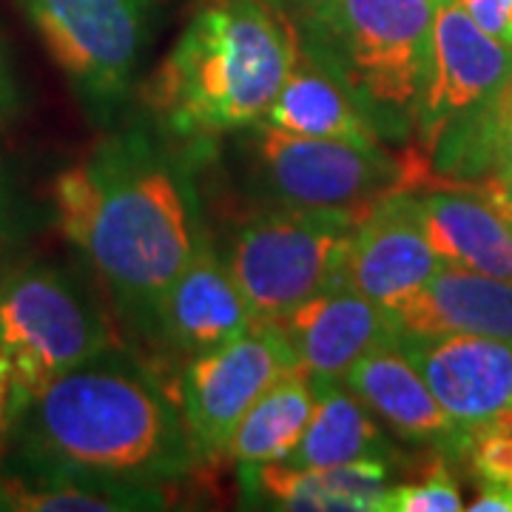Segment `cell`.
Masks as SVG:
<instances>
[{"label":"cell","mask_w":512,"mask_h":512,"mask_svg":"<svg viewBox=\"0 0 512 512\" xmlns=\"http://www.w3.org/2000/svg\"><path fill=\"white\" fill-rule=\"evenodd\" d=\"M60 234L151 342L157 308L205 234L188 168L148 126L103 128L52 183Z\"/></svg>","instance_id":"cell-1"},{"label":"cell","mask_w":512,"mask_h":512,"mask_svg":"<svg viewBox=\"0 0 512 512\" xmlns=\"http://www.w3.org/2000/svg\"><path fill=\"white\" fill-rule=\"evenodd\" d=\"M3 461L146 487L180 484L200 467L180 404L120 345L23 404Z\"/></svg>","instance_id":"cell-2"},{"label":"cell","mask_w":512,"mask_h":512,"mask_svg":"<svg viewBox=\"0 0 512 512\" xmlns=\"http://www.w3.org/2000/svg\"><path fill=\"white\" fill-rule=\"evenodd\" d=\"M293 26L262 0H197L148 74V126L188 154L259 123L291 69Z\"/></svg>","instance_id":"cell-3"},{"label":"cell","mask_w":512,"mask_h":512,"mask_svg":"<svg viewBox=\"0 0 512 512\" xmlns=\"http://www.w3.org/2000/svg\"><path fill=\"white\" fill-rule=\"evenodd\" d=\"M439 0H328L296 20L299 46L362 109L387 148L416 140Z\"/></svg>","instance_id":"cell-4"},{"label":"cell","mask_w":512,"mask_h":512,"mask_svg":"<svg viewBox=\"0 0 512 512\" xmlns=\"http://www.w3.org/2000/svg\"><path fill=\"white\" fill-rule=\"evenodd\" d=\"M225 140L234 148L239 185L259 205L365 211L430 177L424 154L413 146L396 157L387 146L299 137L262 120Z\"/></svg>","instance_id":"cell-5"},{"label":"cell","mask_w":512,"mask_h":512,"mask_svg":"<svg viewBox=\"0 0 512 512\" xmlns=\"http://www.w3.org/2000/svg\"><path fill=\"white\" fill-rule=\"evenodd\" d=\"M111 345V322L72 271L40 259L0 271V365L15 416L43 387Z\"/></svg>","instance_id":"cell-6"},{"label":"cell","mask_w":512,"mask_h":512,"mask_svg":"<svg viewBox=\"0 0 512 512\" xmlns=\"http://www.w3.org/2000/svg\"><path fill=\"white\" fill-rule=\"evenodd\" d=\"M165 0H18L23 18L97 128H111L134 94Z\"/></svg>","instance_id":"cell-7"},{"label":"cell","mask_w":512,"mask_h":512,"mask_svg":"<svg viewBox=\"0 0 512 512\" xmlns=\"http://www.w3.org/2000/svg\"><path fill=\"white\" fill-rule=\"evenodd\" d=\"M365 211L262 205L239 222L222 259L254 322H274L339 279L353 225Z\"/></svg>","instance_id":"cell-8"},{"label":"cell","mask_w":512,"mask_h":512,"mask_svg":"<svg viewBox=\"0 0 512 512\" xmlns=\"http://www.w3.org/2000/svg\"><path fill=\"white\" fill-rule=\"evenodd\" d=\"M274 322H256L220 348L188 359L180 373V413L200 464L225 458L242 416L271 384L296 367Z\"/></svg>","instance_id":"cell-9"},{"label":"cell","mask_w":512,"mask_h":512,"mask_svg":"<svg viewBox=\"0 0 512 512\" xmlns=\"http://www.w3.org/2000/svg\"><path fill=\"white\" fill-rule=\"evenodd\" d=\"M512 77V49L478 29L456 0H441L433 20V57L413 148L424 154L441 131L476 111Z\"/></svg>","instance_id":"cell-10"},{"label":"cell","mask_w":512,"mask_h":512,"mask_svg":"<svg viewBox=\"0 0 512 512\" xmlns=\"http://www.w3.org/2000/svg\"><path fill=\"white\" fill-rule=\"evenodd\" d=\"M444 413L464 433L493 421L512 404V342L478 333H399Z\"/></svg>","instance_id":"cell-11"},{"label":"cell","mask_w":512,"mask_h":512,"mask_svg":"<svg viewBox=\"0 0 512 512\" xmlns=\"http://www.w3.org/2000/svg\"><path fill=\"white\" fill-rule=\"evenodd\" d=\"M254 325L245 296L205 231L180 276L165 291L151 342L188 362L237 339Z\"/></svg>","instance_id":"cell-12"},{"label":"cell","mask_w":512,"mask_h":512,"mask_svg":"<svg viewBox=\"0 0 512 512\" xmlns=\"http://www.w3.org/2000/svg\"><path fill=\"white\" fill-rule=\"evenodd\" d=\"M441 259L424 234L416 194L396 191L373 202L353 225L342 276L376 305H393L424 285Z\"/></svg>","instance_id":"cell-13"},{"label":"cell","mask_w":512,"mask_h":512,"mask_svg":"<svg viewBox=\"0 0 512 512\" xmlns=\"http://www.w3.org/2000/svg\"><path fill=\"white\" fill-rule=\"evenodd\" d=\"M274 325L299 367L325 379H342L365 353L399 336L382 305L356 291L345 276L282 313Z\"/></svg>","instance_id":"cell-14"},{"label":"cell","mask_w":512,"mask_h":512,"mask_svg":"<svg viewBox=\"0 0 512 512\" xmlns=\"http://www.w3.org/2000/svg\"><path fill=\"white\" fill-rule=\"evenodd\" d=\"M342 382L396 439L427 447L441 458H464L470 433L444 413L416 365L407 359L399 336L365 353Z\"/></svg>","instance_id":"cell-15"},{"label":"cell","mask_w":512,"mask_h":512,"mask_svg":"<svg viewBox=\"0 0 512 512\" xmlns=\"http://www.w3.org/2000/svg\"><path fill=\"white\" fill-rule=\"evenodd\" d=\"M390 464L359 458L339 467H293L288 461L239 464L248 507L285 512H379L390 490Z\"/></svg>","instance_id":"cell-16"},{"label":"cell","mask_w":512,"mask_h":512,"mask_svg":"<svg viewBox=\"0 0 512 512\" xmlns=\"http://www.w3.org/2000/svg\"><path fill=\"white\" fill-rule=\"evenodd\" d=\"M384 311L399 333H478L512 342V279L441 265Z\"/></svg>","instance_id":"cell-17"},{"label":"cell","mask_w":512,"mask_h":512,"mask_svg":"<svg viewBox=\"0 0 512 512\" xmlns=\"http://www.w3.org/2000/svg\"><path fill=\"white\" fill-rule=\"evenodd\" d=\"M421 225L441 265L512 279V225L470 188L416 194Z\"/></svg>","instance_id":"cell-18"},{"label":"cell","mask_w":512,"mask_h":512,"mask_svg":"<svg viewBox=\"0 0 512 512\" xmlns=\"http://www.w3.org/2000/svg\"><path fill=\"white\" fill-rule=\"evenodd\" d=\"M262 123L299 137L345 140L356 146H384L362 109L345 92V86L299 46L296 32H293L291 69L285 74Z\"/></svg>","instance_id":"cell-19"},{"label":"cell","mask_w":512,"mask_h":512,"mask_svg":"<svg viewBox=\"0 0 512 512\" xmlns=\"http://www.w3.org/2000/svg\"><path fill=\"white\" fill-rule=\"evenodd\" d=\"M168 504L165 487L0 461V512H143Z\"/></svg>","instance_id":"cell-20"},{"label":"cell","mask_w":512,"mask_h":512,"mask_svg":"<svg viewBox=\"0 0 512 512\" xmlns=\"http://www.w3.org/2000/svg\"><path fill=\"white\" fill-rule=\"evenodd\" d=\"M359 458L396 461L399 447L390 430L342 379L313 376V413L291 456L293 467H339Z\"/></svg>","instance_id":"cell-21"},{"label":"cell","mask_w":512,"mask_h":512,"mask_svg":"<svg viewBox=\"0 0 512 512\" xmlns=\"http://www.w3.org/2000/svg\"><path fill=\"white\" fill-rule=\"evenodd\" d=\"M427 165L433 177L458 188L512 168V77L476 111L441 131L427 151Z\"/></svg>","instance_id":"cell-22"},{"label":"cell","mask_w":512,"mask_h":512,"mask_svg":"<svg viewBox=\"0 0 512 512\" xmlns=\"http://www.w3.org/2000/svg\"><path fill=\"white\" fill-rule=\"evenodd\" d=\"M313 413V376L305 367L282 373L242 416L225 458L234 464L285 461L296 450Z\"/></svg>","instance_id":"cell-23"},{"label":"cell","mask_w":512,"mask_h":512,"mask_svg":"<svg viewBox=\"0 0 512 512\" xmlns=\"http://www.w3.org/2000/svg\"><path fill=\"white\" fill-rule=\"evenodd\" d=\"M439 458L430 473L416 484H399L384 493L379 512H458L464 510V498L458 490L456 478Z\"/></svg>","instance_id":"cell-24"},{"label":"cell","mask_w":512,"mask_h":512,"mask_svg":"<svg viewBox=\"0 0 512 512\" xmlns=\"http://www.w3.org/2000/svg\"><path fill=\"white\" fill-rule=\"evenodd\" d=\"M478 29L512 49V0H456Z\"/></svg>","instance_id":"cell-25"},{"label":"cell","mask_w":512,"mask_h":512,"mask_svg":"<svg viewBox=\"0 0 512 512\" xmlns=\"http://www.w3.org/2000/svg\"><path fill=\"white\" fill-rule=\"evenodd\" d=\"M20 234V200L15 185L0 168V256L12 248V242Z\"/></svg>","instance_id":"cell-26"},{"label":"cell","mask_w":512,"mask_h":512,"mask_svg":"<svg viewBox=\"0 0 512 512\" xmlns=\"http://www.w3.org/2000/svg\"><path fill=\"white\" fill-rule=\"evenodd\" d=\"M20 109H23V94H20L18 74H15L9 57L0 46V131L12 126V120L18 117Z\"/></svg>","instance_id":"cell-27"},{"label":"cell","mask_w":512,"mask_h":512,"mask_svg":"<svg viewBox=\"0 0 512 512\" xmlns=\"http://www.w3.org/2000/svg\"><path fill=\"white\" fill-rule=\"evenodd\" d=\"M464 188L481 194L501 214H512V168L498 171V174H493V177H487V180H481L476 185H464Z\"/></svg>","instance_id":"cell-28"},{"label":"cell","mask_w":512,"mask_h":512,"mask_svg":"<svg viewBox=\"0 0 512 512\" xmlns=\"http://www.w3.org/2000/svg\"><path fill=\"white\" fill-rule=\"evenodd\" d=\"M12 421H15V399H12V384H9V376H6L3 365H0V461L6 458V450H9Z\"/></svg>","instance_id":"cell-29"},{"label":"cell","mask_w":512,"mask_h":512,"mask_svg":"<svg viewBox=\"0 0 512 512\" xmlns=\"http://www.w3.org/2000/svg\"><path fill=\"white\" fill-rule=\"evenodd\" d=\"M464 510L470 512H512V490L501 487H481V493L464 504Z\"/></svg>","instance_id":"cell-30"},{"label":"cell","mask_w":512,"mask_h":512,"mask_svg":"<svg viewBox=\"0 0 512 512\" xmlns=\"http://www.w3.org/2000/svg\"><path fill=\"white\" fill-rule=\"evenodd\" d=\"M262 3H268L274 12H279L282 18H288L291 23L296 20L308 18L311 12H316L322 3H328V0H262Z\"/></svg>","instance_id":"cell-31"},{"label":"cell","mask_w":512,"mask_h":512,"mask_svg":"<svg viewBox=\"0 0 512 512\" xmlns=\"http://www.w3.org/2000/svg\"><path fill=\"white\" fill-rule=\"evenodd\" d=\"M490 424H495V427H501V430H507V433H512V404L510 407H504L498 416H495Z\"/></svg>","instance_id":"cell-32"},{"label":"cell","mask_w":512,"mask_h":512,"mask_svg":"<svg viewBox=\"0 0 512 512\" xmlns=\"http://www.w3.org/2000/svg\"><path fill=\"white\" fill-rule=\"evenodd\" d=\"M504 217H507V222H510V225H512V214H504Z\"/></svg>","instance_id":"cell-33"},{"label":"cell","mask_w":512,"mask_h":512,"mask_svg":"<svg viewBox=\"0 0 512 512\" xmlns=\"http://www.w3.org/2000/svg\"><path fill=\"white\" fill-rule=\"evenodd\" d=\"M439 3H441V0H439Z\"/></svg>","instance_id":"cell-34"}]
</instances>
